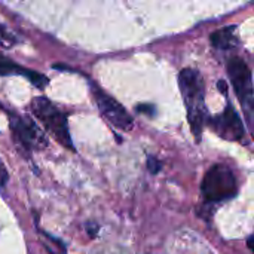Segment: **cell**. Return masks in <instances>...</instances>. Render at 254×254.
<instances>
[{
    "instance_id": "obj_6",
    "label": "cell",
    "mask_w": 254,
    "mask_h": 254,
    "mask_svg": "<svg viewBox=\"0 0 254 254\" xmlns=\"http://www.w3.org/2000/svg\"><path fill=\"white\" fill-rule=\"evenodd\" d=\"M228 74H229V79L232 82V86L238 95L241 106L253 103V79H252V71L247 67V64L238 57L231 58L228 63Z\"/></svg>"
},
{
    "instance_id": "obj_4",
    "label": "cell",
    "mask_w": 254,
    "mask_h": 254,
    "mask_svg": "<svg viewBox=\"0 0 254 254\" xmlns=\"http://www.w3.org/2000/svg\"><path fill=\"white\" fill-rule=\"evenodd\" d=\"M10 128L13 132L15 140L22 146V149L31 150H42L48 146V140L40 128L28 118L13 116L10 119Z\"/></svg>"
},
{
    "instance_id": "obj_9",
    "label": "cell",
    "mask_w": 254,
    "mask_h": 254,
    "mask_svg": "<svg viewBox=\"0 0 254 254\" xmlns=\"http://www.w3.org/2000/svg\"><path fill=\"white\" fill-rule=\"evenodd\" d=\"M235 30H237V27L232 25V27H225V28H220V30L214 31L210 36L211 45L214 48H217V49H231V48H234V45L237 43Z\"/></svg>"
},
{
    "instance_id": "obj_15",
    "label": "cell",
    "mask_w": 254,
    "mask_h": 254,
    "mask_svg": "<svg viewBox=\"0 0 254 254\" xmlns=\"http://www.w3.org/2000/svg\"><path fill=\"white\" fill-rule=\"evenodd\" d=\"M137 112L153 115V113H155V109H153V106H150V104H140V106L137 107Z\"/></svg>"
},
{
    "instance_id": "obj_12",
    "label": "cell",
    "mask_w": 254,
    "mask_h": 254,
    "mask_svg": "<svg viewBox=\"0 0 254 254\" xmlns=\"http://www.w3.org/2000/svg\"><path fill=\"white\" fill-rule=\"evenodd\" d=\"M243 110H244V118H246V124L249 127V131L254 138V101L249 103V104H244Z\"/></svg>"
},
{
    "instance_id": "obj_8",
    "label": "cell",
    "mask_w": 254,
    "mask_h": 254,
    "mask_svg": "<svg viewBox=\"0 0 254 254\" xmlns=\"http://www.w3.org/2000/svg\"><path fill=\"white\" fill-rule=\"evenodd\" d=\"M0 76H24L39 89H43L49 82V79L46 76H43L34 70L21 67L19 64L13 63L12 60L6 58L1 54H0Z\"/></svg>"
},
{
    "instance_id": "obj_2",
    "label": "cell",
    "mask_w": 254,
    "mask_h": 254,
    "mask_svg": "<svg viewBox=\"0 0 254 254\" xmlns=\"http://www.w3.org/2000/svg\"><path fill=\"white\" fill-rule=\"evenodd\" d=\"M31 112L60 144H63L65 149L73 150L67 116L54 103H51L46 97H36L31 101Z\"/></svg>"
},
{
    "instance_id": "obj_3",
    "label": "cell",
    "mask_w": 254,
    "mask_h": 254,
    "mask_svg": "<svg viewBox=\"0 0 254 254\" xmlns=\"http://www.w3.org/2000/svg\"><path fill=\"white\" fill-rule=\"evenodd\" d=\"M201 192L207 202H222L231 199L238 192L237 179L226 165H214L204 176Z\"/></svg>"
},
{
    "instance_id": "obj_18",
    "label": "cell",
    "mask_w": 254,
    "mask_h": 254,
    "mask_svg": "<svg viewBox=\"0 0 254 254\" xmlns=\"http://www.w3.org/2000/svg\"><path fill=\"white\" fill-rule=\"evenodd\" d=\"M247 244H249V249H250V250L254 253V235L250 238V240H249V243H247Z\"/></svg>"
},
{
    "instance_id": "obj_14",
    "label": "cell",
    "mask_w": 254,
    "mask_h": 254,
    "mask_svg": "<svg viewBox=\"0 0 254 254\" xmlns=\"http://www.w3.org/2000/svg\"><path fill=\"white\" fill-rule=\"evenodd\" d=\"M7 180H9V174L6 171L4 165L0 162V186H4L7 183Z\"/></svg>"
},
{
    "instance_id": "obj_13",
    "label": "cell",
    "mask_w": 254,
    "mask_h": 254,
    "mask_svg": "<svg viewBox=\"0 0 254 254\" xmlns=\"http://www.w3.org/2000/svg\"><path fill=\"white\" fill-rule=\"evenodd\" d=\"M162 168V164L159 159H156L155 156H147V170L152 174H158Z\"/></svg>"
},
{
    "instance_id": "obj_16",
    "label": "cell",
    "mask_w": 254,
    "mask_h": 254,
    "mask_svg": "<svg viewBox=\"0 0 254 254\" xmlns=\"http://www.w3.org/2000/svg\"><path fill=\"white\" fill-rule=\"evenodd\" d=\"M217 88L223 92V94H226L228 92V86H226V82H223V80H220L219 83H217Z\"/></svg>"
},
{
    "instance_id": "obj_7",
    "label": "cell",
    "mask_w": 254,
    "mask_h": 254,
    "mask_svg": "<svg viewBox=\"0 0 254 254\" xmlns=\"http://www.w3.org/2000/svg\"><path fill=\"white\" fill-rule=\"evenodd\" d=\"M216 122V129L220 132L223 137L231 138V140H243L244 137V124L237 110L232 107V104H228L223 115L220 118L214 119Z\"/></svg>"
},
{
    "instance_id": "obj_11",
    "label": "cell",
    "mask_w": 254,
    "mask_h": 254,
    "mask_svg": "<svg viewBox=\"0 0 254 254\" xmlns=\"http://www.w3.org/2000/svg\"><path fill=\"white\" fill-rule=\"evenodd\" d=\"M16 43H18L16 36L0 24V46L1 48H12Z\"/></svg>"
},
{
    "instance_id": "obj_1",
    "label": "cell",
    "mask_w": 254,
    "mask_h": 254,
    "mask_svg": "<svg viewBox=\"0 0 254 254\" xmlns=\"http://www.w3.org/2000/svg\"><path fill=\"white\" fill-rule=\"evenodd\" d=\"M179 85L183 94L188 118L196 140H201L205 119V104H204V85L199 73L193 68H185L179 74Z\"/></svg>"
},
{
    "instance_id": "obj_10",
    "label": "cell",
    "mask_w": 254,
    "mask_h": 254,
    "mask_svg": "<svg viewBox=\"0 0 254 254\" xmlns=\"http://www.w3.org/2000/svg\"><path fill=\"white\" fill-rule=\"evenodd\" d=\"M45 237V249L51 254H67L65 253V247L63 246L61 241H58L54 237H49L48 234H43Z\"/></svg>"
},
{
    "instance_id": "obj_17",
    "label": "cell",
    "mask_w": 254,
    "mask_h": 254,
    "mask_svg": "<svg viewBox=\"0 0 254 254\" xmlns=\"http://www.w3.org/2000/svg\"><path fill=\"white\" fill-rule=\"evenodd\" d=\"M97 229H98L97 225H88V231H89V235H91V237H94V235L97 234V232H95Z\"/></svg>"
},
{
    "instance_id": "obj_5",
    "label": "cell",
    "mask_w": 254,
    "mask_h": 254,
    "mask_svg": "<svg viewBox=\"0 0 254 254\" xmlns=\"http://www.w3.org/2000/svg\"><path fill=\"white\" fill-rule=\"evenodd\" d=\"M92 92H94V98H95V103H97L101 115L113 127L124 129V131H129L132 128V118L124 109V106L121 103H118L115 98H112L110 95H107L97 86L92 88Z\"/></svg>"
}]
</instances>
